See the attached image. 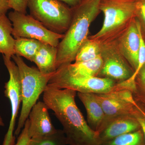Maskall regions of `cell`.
<instances>
[{"mask_svg": "<svg viewBox=\"0 0 145 145\" xmlns=\"http://www.w3.org/2000/svg\"><path fill=\"white\" fill-rule=\"evenodd\" d=\"M43 93V102L62 125L67 145H101L98 133L89 126L76 105V91L48 85Z\"/></svg>", "mask_w": 145, "mask_h": 145, "instance_id": "1", "label": "cell"}, {"mask_svg": "<svg viewBox=\"0 0 145 145\" xmlns=\"http://www.w3.org/2000/svg\"><path fill=\"white\" fill-rule=\"evenodd\" d=\"M101 0H83L72 8L71 22L57 47V69L75 61L79 50L88 38L89 28L101 10Z\"/></svg>", "mask_w": 145, "mask_h": 145, "instance_id": "2", "label": "cell"}, {"mask_svg": "<svg viewBox=\"0 0 145 145\" xmlns=\"http://www.w3.org/2000/svg\"><path fill=\"white\" fill-rule=\"evenodd\" d=\"M135 1L101 0L100 10L104 15L103 25L89 36L99 43L116 41L126 31L135 18Z\"/></svg>", "mask_w": 145, "mask_h": 145, "instance_id": "3", "label": "cell"}, {"mask_svg": "<svg viewBox=\"0 0 145 145\" xmlns=\"http://www.w3.org/2000/svg\"><path fill=\"white\" fill-rule=\"evenodd\" d=\"M19 69L20 78L22 106L14 135L18 136L24 128L31 108L48 84L54 74L44 75L38 68L29 66L22 57L13 55L11 57Z\"/></svg>", "mask_w": 145, "mask_h": 145, "instance_id": "4", "label": "cell"}, {"mask_svg": "<svg viewBox=\"0 0 145 145\" xmlns=\"http://www.w3.org/2000/svg\"><path fill=\"white\" fill-rule=\"evenodd\" d=\"M30 16L48 29L64 34L70 25L72 8L59 0H27Z\"/></svg>", "mask_w": 145, "mask_h": 145, "instance_id": "5", "label": "cell"}, {"mask_svg": "<svg viewBox=\"0 0 145 145\" xmlns=\"http://www.w3.org/2000/svg\"><path fill=\"white\" fill-rule=\"evenodd\" d=\"M8 17L12 24V35L15 39H35L57 47L64 36L48 29L30 15L13 10L8 13Z\"/></svg>", "mask_w": 145, "mask_h": 145, "instance_id": "6", "label": "cell"}, {"mask_svg": "<svg viewBox=\"0 0 145 145\" xmlns=\"http://www.w3.org/2000/svg\"><path fill=\"white\" fill-rule=\"evenodd\" d=\"M117 83L111 79L96 76H71L57 69L48 85L80 93H103L111 91Z\"/></svg>", "mask_w": 145, "mask_h": 145, "instance_id": "7", "label": "cell"}, {"mask_svg": "<svg viewBox=\"0 0 145 145\" xmlns=\"http://www.w3.org/2000/svg\"><path fill=\"white\" fill-rule=\"evenodd\" d=\"M100 44L103 63L97 77L108 78L117 83L130 78L134 71L119 51L116 41Z\"/></svg>", "mask_w": 145, "mask_h": 145, "instance_id": "8", "label": "cell"}, {"mask_svg": "<svg viewBox=\"0 0 145 145\" xmlns=\"http://www.w3.org/2000/svg\"><path fill=\"white\" fill-rule=\"evenodd\" d=\"M4 63L9 73L8 82L5 85L4 93L10 101L11 117L8 130L5 136L2 145H15L14 135L16 119L22 102L20 78L19 69L11 58L3 55Z\"/></svg>", "mask_w": 145, "mask_h": 145, "instance_id": "9", "label": "cell"}, {"mask_svg": "<svg viewBox=\"0 0 145 145\" xmlns=\"http://www.w3.org/2000/svg\"><path fill=\"white\" fill-rule=\"evenodd\" d=\"M132 93L128 89L114 88L107 93H95L105 115L103 126L108 120L114 117L123 115L134 116L136 108L131 103L133 99Z\"/></svg>", "mask_w": 145, "mask_h": 145, "instance_id": "10", "label": "cell"}, {"mask_svg": "<svg viewBox=\"0 0 145 145\" xmlns=\"http://www.w3.org/2000/svg\"><path fill=\"white\" fill-rule=\"evenodd\" d=\"M141 33L140 24L135 18L126 31L116 41L119 51L134 71L138 66Z\"/></svg>", "mask_w": 145, "mask_h": 145, "instance_id": "11", "label": "cell"}, {"mask_svg": "<svg viewBox=\"0 0 145 145\" xmlns=\"http://www.w3.org/2000/svg\"><path fill=\"white\" fill-rule=\"evenodd\" d=\"M48 110L43 101L37 102L31 108L28 117L30 138L44 137L57 131L52 124Z\"/></svg>", "mask_w": 145, "mask_h": 145, "instance_id": "12", "label": "cell"}, {"mask_svg": "<svg viewBox=\"0 0 145 145\" xmlns=\"http://www.w3.org/2000/svg\"><path fill=\"white\" fill-rule=\"evenodd\" d=\"M140 129L141 127L135 116L123 115L108 120L98 134L101 144Z\"/></svg>", "mask_w": 145, "mask_h": 145, "instance_id": "13", "label": "cell"}, {"mask_svg": "<svg viewBox=\"0 0 145 145\" xmlns=\"http://www.w3.org/2000/svg\"><path fill=\"white\" fill-rule=\"evenodd\" d=\"M78 96L85 107L88 123L91 129L99 133L105 121L106 116L95 93L78 92Z\"/></svg>", "mask_w": 145, "mask_h": 145, "instance_id": "14", "label": "cell"}, {"mask_svg": "<svg viewBox=\"0 0 145 145\" xmlns=\"http://www.w3.org/2000/svg\"><path fill=\"white\" fill-rule=\"evenodd\" d=\"M57 47L43 42L33 62L36 64L38 69L42 74H52L57 70Z\"/></svg>", "mask_w": 145, "mask_h": 145, "instance_id": "15", "label": "cell"}, {"mask_svg": "<svg viewBox=\"0 0 145 145\" xmlns=\"http://www.w3.org/2000/svg\"><path fill=\"white\" fill-rule=\"evenodd\" d=\"M101 56L88 61L75 62L62 66L58 70L71 76H96L102 67Z\"/></svg>", "mask_w": 145, "mask_h": 145, "instance_id": "16", "label": "cell"}, {"mask_svg": "<svg viewBox=\"0 0 145 145\" xmlns=\"http://www.w3.org/2000/svg\"><path fill=\"white\" fill-rule=\"evenodd\" d=\"M12 31L13 25L8 16L0 15V53L10 58L15 54Z\"/></svg>", "mask_w": 145, "mask_h": 145, "instance_id": "17", "label": "cell"}, {"mask_svg": "<svg viewBox=\"0 0 145 145\" xmlns=\"http://www.w3.org/2000/svg\"><path fill=\"white\" fill-rule=\"evenodd\" d=\"M42 42L35 39L19 38L15 39V54L26 58L33 62L34 57L41 46Z\"/></svg>", "mask_w": 145, "mask_h": 145, "instance_id": "18", "label": "cell"}, {"mask_svg": "<svg viewBox=\"0 0 145 145\" xmlns=\"http://www.w3.org/2000/svg\"><path fill=\"white\" fill-rule=\"evenodd\" d=\"M100 53V43L88 38L76 54L75 62L88 61L94 59L101 56Z\"/></svg>", "mask_w": 145, "mask_h": 145, "instance_id": "19", "label": "cell"}, {"mask_svg": "<svg viewBox=\"0 0 145 145\" xmlns=\"http://www.w3.org/2000/svg\"><path fill=\"white\" fill-rule=\"evenodd\" d=\"M100 145H145V140L141 129L121 135Z\"/></svg>", "mask_w": 145, "mask_h": 145, "instance_id": "20", "label": "cell"}, {"mask_svg": "<svg viewBox=\"0 0 145 145\" xmlns=\"http://www.w3.org/2000/svg\"><path fill=\"white\" fill-rule=\"evenodd\" d=\"M66 138L63 130L57 129L51 135L39 138H31L28 145H67Z\"/></svg>", "mask_w": 145, "mask_h": 145, "instance_id": "21", "label": "cell"}, {"mask_svg": "<svg viewBox=\"0 0 145 145\" xmlns=\"http://www.w3.org/2000/svg\"><path fill=\"white\" fill-rule=\"evenodd\" d=\"M135 83V91L133 96L145 99V64L136 75Z\"/></svg>", "mask_w": 145, "mask_h": 145, "instance_id": "22", "label": "cell"}, {"mask_svg": "<svg viewBox=\"0 0 145 145\" xmlns=\"http://www.w3.org/2000/svg\"><path fill=\"white\" fill-rule=\"evenodd\" d=\"M135 18L140 24L143 36H145V0H137L135 3Z\"/></svg>", "mask_w": 145, "mask_h": 145, "instance_id": "23", "label": "cell"}, {"mask_svg": "<svg viewBox=\"0 0 145 145\" xmlns=\"http://www.w3.org/2000/svg\"><path fill=\"white\" fill-rule=\"evenodd\" d=\"M9 6L13 10L26 14L27 0H8Z\"/></svg>", "mask_w": 145, "mask_h": 145, "instance_id": "24", "label": "cell"}, {"mask_svg": "<svg viewBox=\"0 0 145 145\" xmlns=\"http://www.w3.org/2000/svg\"><path fill=\"white\" fill-rule=\"evenodd\" d=\"M29 120L27 119L24 128L18 137L17 143L15 145H28L29 140L31 139L28 133Z\"/></svg>", "mask_w": 145, "mask_h": 145, "instance_id": "25", "label": "cell"}, {"mask_svg": "<svg viewBox=\"0 0 145 145\" xmlns=\"http://www.w3.org/2000/svg\"><path fill=\"white\" fill-rule=\"evenodd\" d=\"M136 103L135 107L141 115L145 117V99L137 96H133Z\"/></svg>", "mask_w": 145, "mask_h": 145, "instance_id": "26", "label": "cell"}, {"mask_svg": "<svg viewBox=\"0 0 145 145\" xmlns=\"http://www.w3.org/2000/svg\"><path fill=\"white\" fill-rule=\"evenodd\" d=\"M10 8L8 0H0V15H6Z\"/></svg>", "mask_w": 145, "mask_h": 145, "instance_id": "27", "label": "cell"}, {"mask_svg": "<svg viewBox=\"0 0 145 145\" xmlns=\"http://www.w3.org/2000/svg\"><path fill=\"white\" fill-rule=\"evenodd\" d=\"M134 116L140 124L145 140V119L140 114V112L138 111L137 109V112Z\"/></svg>", "mask_w": 145, "mask_h": 145, "instance_id": "28", "label": "cell"}, {"mask_svg": "<svg viewBox=\"0 0 145 145\" xmlns=\"http://www.w3.org/2000/svg\"><path fill=\"white\" fill-rule=\"evenodd\" d=\"M70 7L74 8L79 5L83 1V0H59Z\"/></svg>", "mask_w": 145, "mask_h": 145, "instance_id": "29", "label": "cell"}, {"mask_svg": "<svg viewBox=\"0 0 145 145\" xmlns=\"http://www.w3.org/2000/svg\"><path fill=\"white\" fill-rule=\"evenodd\" d=\"M5 126L4 122L3 120V118L0 115V126L4 127Z\"/></svg>", "mask_w": 145, "mask_h": 145, "instance_id": "30", "label": "cell"}, {"mask_svg": "<svg viewBox=\"0 0 145 145\" xmlns=\"http://www.w3.org/2000/svg\"><path fill=\"white\" fill-rule=\"evenodd\" d=\"M118 1H136L137 0H118Z\"/></svg>", "mask_w": 145, "mask_h": 145, "instance_id": "31", "label": "cell"}, {"mask_svg": "<svg viewBox=\"0 0 145 145\" xmlns=\"http://www.w3.org/2000/svg\"><path fill=\"white\" fill-rule=\"evenodd\" d=\"M143 37H144V41L145 42V36H143Z\"/></svg>", "mask_w": 145, "mask_h": 145, "instance_id": "32", "label": "cell"}, {"mask_svg": "<svg viewBox=\"0 0 145 145\" xmlns=\"http://www.w3.org/2000/svg\"><path fill=\"white\" fill-rule=\"evenodd\" d=\"M142 117H144V119H145V117H143V116H142Z\"/></svg>", "mask_w": 145, "mask_h": 145, "instance_id": "33", "label": "cell"}, {"mask_svg": "<svg viewBox=\"0 0 145 145\" xmlns=\"http://www.w3.org/2000/svg\"></svg>", "mask_w": 145, "mask_h": 145, "instance_id": "34", "label": "cell"}]
</instances>
